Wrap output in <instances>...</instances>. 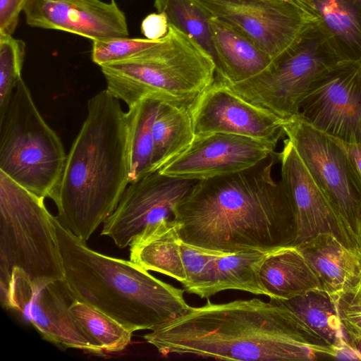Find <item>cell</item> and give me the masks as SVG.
Returning <instances> with one entry per match:
<instances>
[{
  "mask_svg": "<svg viewBox=\"0 0 361 361\" xmlns=\"http://www.w3.org/2000/svg\"><path fill=\"white\" fill-rule=\"evenodd\" d=\"M277 161L275 152L243 171L197 180L173 212L182 240L221 254L295 246L293 208L272 176Z\"/></svg>",
  "mask_w": 361,
  "mask_h": 361,
  "instance_id": "1",
  "label": "cell"
},
{
  "mask_svg": "<svg viewBox=\"0 0 361 361\" xmlns=\"http://www.w3.org/2000/svg\"><path fill=\"white\" fill-rule=\"evenodd\" d=\"M163 355H192L239 361L333 359L334 350L316 337L278 299L258 298L190 307L144 335Z\"/></svg>",
  "mask_w": 361,
  "mask_h": 361,
  "instance_id": "2",
  "label": "cell"
},
{
  "mask_svg": "<svg viewBox=\"0 0 361 361\" xmlns=\"http://www.w3.org/2000/svg\"><path fill=\"white\" fill-rule=\"evenodd\" d=\"M87 106L52 200L59 223L85 242L114 212L130 184L131 142L130 115L106 89Z\"/></svg>",
  "mask_w": 361,
  "mask_h": 361,
  "instance_id": "3",
  "label": "cell"
},
{
  "mask_svg": "<svg viewBox=\"0 0 361 361\" xmlns=\"http://www.w3.org/2000/svg\"><path fill=\"white\" fill-rule=\"evenodd\" d=\"M65 281L78 299L133 332L154 330L184 314L185 290L150 274L131 260L105 255L66 229L54 217Z\"/></svg>",
  "mask_w": 361,
  "mask_h": 361,
  "instance_id": "4",
  "label": "cell"
},
{
  "mask_svg": "<svg viewBox=\"0 0 361 361\" xmlns=\"http://www.w3.org/2000/svg\"><path fill=\"white\" fill-rule=\"evenodd\" d=\"M100 68L106 90L128 108L145 97L189 106L214 82L216 73L213 57L172 25L142 55Z\"/></svg>",
  "mask_w": 361,
  "mask_h": 361,
  "instance_id": "5",
  "label": "cell"
},
{
  "mask_svg": "<svg viewBox=\"0 0 361 361\" xmlns=\"http://www.w3.org/2000/svg\"><path fill=\"white\" fill-rule=\"evenodd\" d=\"M44 199L0 171V284L13 274L30 281L64 279L55 216Z\"/></svg>",
  "mask_w": 361,
  "mask_h": 361,
  "instance_id": "6",
  "label": "cell"
},
{
  "mask_svg": "<svg viewBox=\"0 0 361 361\" xmlns=\"http://www.w3.org/2000/svg\"><path fill=\"white\" fill-rule=\"evenodd\" d=\"M66 157L60 137L20 78L0 117V171L31 192L53 200Z\"/></svg>",
  "mask_w": 361,
  "mask_h": 361,
  "instance_id": "7",
  "label": "cell"
},
{
  "mask_svg": "<svg viewBox=\"0 0 361 361\" xmlns=\"http://www.w3.org/2000/svg\"><path fill=\"white\" fill-rule=\"evenodd\" d=\"M283 128L329 202L347 247L361 253V180L344 150L298 115Z\"/></svg>",
  "mask_w": 361,
  "mask_h": 361,
  "instance_id": "8",
  "label": "cell"
},
{
  "mask_svg": "<svg viewBox=\"0 0 361 361\" xmlns=\"http://www.w3.org/2000/svg\"><path fill=\"white\" fill-rule=\"evenodd\" d=\"M273 59L309 38L323 20L312 0H200Z\"/></svg>",
  "mask_w": 361,
  "mask_h": 361,
  "instance_id": "9",
  "label": "cell"
},
{
  "mask_svg": "<svg viewBox=\"0 0 361 361\" xmlns=\"http://www.w3.org/2000/svg\"><path fill=\"white\" fill-rule=\"evenodd\" d=\"M336 62L321 54L313 43L304 41L274 58L257 75L227 84L244 100L286 121L298 115L311 85Z\"/></svg>",
  "mask_w": 361,
  "mask_h": 361,
  "instance_id": "10",
  "label": "cell"
},
{
  "mask_svg": "<svg viewBox=\"0 0 361 361\" xmlns=\"http://www.w3.org/2000/svg\"><path fill=\"white\" fill-rule=\"evenodd\" d=\"M75 295L65 279L30 281L13 274L0 284L3 307L22 314L47 341L64 348H75L96 355L104 350L87 335L72 314Z\"/></svg>",
  "mask_w": 361,
  "mask_h": 361,
  "instance_id": "11",
  "label": "cell"
},
{
  "mask_svg": "<svg viewBox=\"0 0 361 361\" xmlns=\"http://www.w3.org/2000/svg\"><path fill=\"white\" fill-rule=\"evenodd\" d=\"M298 116L329 136L361 142V57L338 60L317 79Z\"/></svg>",
  "mask_w": 361,
  "mask_h": 361,
  "instance_id": "12",
  "label": "cell"
},
{
  "mask_svg": "<svg viewBox=\"0 0 361 361\" xmlns=\"http://www.w3.org/2000/svg\"><path fill=\"white\" fill-rule=\"evenodd\" d=\"M196 181L157 171L130 183L104 222L101 234L112 239L119 248L128 246L148 226L173 219L177 204Z\"/></svg>",
  "mask_w": 361,
  "mask_h": 361,
  "instance_id": "13",
  "label": "cell"
},
{
  "mask_svg": "<svg viewBox=\"0 0 361 361\" xmlns=\"http://www.w3.org/2000/svg\"><path fill=\"white\" fill-rule=\"evenodd\" d=\"M189 109L195 135L234 134L274 147L286 136L283 121L244 100L217 77L194 99Z\"/></svg>",
  "mask_w": 361,
  "mask_h": 361,
  "instance_id": "14",
  "label": "cell"
},
{
  "mask_svg": "<svg viewBox=\"0 0 361 361\" xmlns=\"http://www.w3.org/2000/svg\"><path fill=\"white\" fill-rule=\"evenodd\" d=\"M276 147L249 137L215 133L195 135L189 147L159 171L171 177L204 180L249 169Z\"/></svg>",
  "mask_w": 361,
  "mask_h": 361,
  "instance_id": "15",
  "label": "cell"
},
{
  "mask_svg": "<svg viewBox=\"0 0 361 361\" xmlns=\"http://www.w3.org/2000/svg\"><path fill=\"white\" fill-rule=\"evenodd\" d=\"M23 12L32 27L65 31L92 42L129 35L126 16L114 0H28Z\"/></svg>",
  "mask_w": 361,
  "mask_h": 361,
  "instance_id": "16",
  "label": "cell"
},
{
  "mask_svg": "<svg viewBox=\"0 0 361 361\" xmlns=\"http://www.w3.org/2000/svg\"><path fill=\"white\" fill-rule=\"evenodd\" d=\"M279 161L281 181L295 214L297 228L295 247L323 233L334 234L347 247L329 202L288 138L283 140L282 150L279 152Z\"/></svg>",
  "mask_w": 361,
  "mask_h": 361,
  "instance_id": "17",
  "label": "cell"
},
{
  "mask_svg": "<svg viewBox=\"0 0 361 361\" xmlns=\"http://www.w3.org/2000/svg\"><path fill=\"white\" fill-rule=\"evenodd\" d=\"M297 247L331 297L361 287V253L348 248L334 234L319 233Z\"/></svg>",
  "mask_w": 361,
  "mask_h": 361,
  "instance_id": "18",
  "label": "cell"
},
{
  "mask_svg": "<svg viewBox=\"0 0 361 361\" xmlns=\"http://www.w3.org/2000/svg\"><path fill=\"white\" fill-rule=\"evenodd\" d=\"M216 54V77L228 84L245 81L259 73L272 59L249 37L216 17L209 18Z\"/></svg>",
  "mask_w": 361,
  "mask_h": 361,
  "instance_id": "19",
  "label": "cell"
},
{
  "mask_svg": "<svg viewBox=\"0 0 361 361\" xmlns=\"http://www.w3.org/2000/svg\"><path fill=\"white\" fill-rule=\"evenodd\" d=\"M182 239L173 219L148 226L130 243V260L147 271L171 277L183 284L187 276L181 256Z\"/></svg>",
  "mask_w": 361,
  "mask_h": 361,
  "instance_id": "20",
  "label": "cell"
},
{
  "mask_svg": "<svg viewBox=\"0 0 361 361\" xmlns=\"http://www.w3.org/2000/svg\"><path fill=\"white\" fill-rule=\"evenodd\" d=\"M261 282L274 299H288L312 289L320 282L297 247H284L267 255L259 269Z\"/></svg>",
  "mask_w": 361,
  "mask_h": 361,
  "instance_id": "21",
  "label": "cell"
},
{
  "mask_svg": "<svg viewBox=\"0 0 361 361\" xmlns=\"http://www.w3.org/2000/svg\"><path fill=\"white\" fill-rule=\"evenodd\" d=\"M195 136L189 106L161 101L153 125V173L185 151Z\"/></svg>",
  "mask_w": 361,
  "mask_h": 361,
  "instance_id": "22",
  "label": "cell"
},
{
  "mask_svg": "<svg viewBox=\"0 0 361 361\" xmlns=\"http://www.w3.org/2000/svg\"><path fill=\"white\" fill-rule=\"evenodd\" d=\"M278 300L316 337L333 348L335 355L337 350L348 345L343 335L335 302L324 290H308L288 299Z\"/></svg>",
  "mask_w": 361,
  "mask_h": 361,
  "instance_id": "23",
  "label": "cell"
},
{
  "mask_svg": "<svg viewBox=\"0 0 361 361\" xmlns=\"http://www.w3.org/2000/svg\"><path fill=\"white\" fill-rule=\"evenodd\" d=\"M161 100L145 97L128 111L131 118L130 183L153 173V125Z\"/></svg>",
  "mask_w": 361,
  "mask_h": 361,
  "instance_id": "24",
  "label": "cell"
},
{
  "mask_svg": "<svg viewBox=\"0 0 361 361\" xmlns=\"http://www.w3.org/2000/svg\"><path fill=\"white\" fill-rule=\"evenodd\" d=\"M269 253L249 251L220 255L215 264L216 293L239 290L268 296L259 278V269Z\"/></svg>",
  "mask_w": 361,
  "mask_h": 361,
  "instance_id": "25",
  "label": "cell"
},
{
  "mask_svg": "<svg viewBox=\"0 0 361 361\" xmlns=\"http://www.w3.org/2000/svg\"><path fill=\"white\" fill-rule=\"evenodd\" d=\"M158 13H164L172 25L196 40L214 59L209 18L212 16L200 0H154Z\"/></svg>",
  "mask_w": 361,
  "mask_h": 361,
  "instance_id": "26",
  "label": "cell"
},
{
  "mask_svg": "<svg viewBox=\"0 0 361 361\" xmlns=\"http://www.w3.org/2000/svg\"><path fill=\"white\" fill-rule=\"evenodd\" d=\"M74 317L103 350L116 353L130 343L133 331L96 307L75 298L70 305Z\"/></svg>",
  "mask_w": 361,
  "mask_h": 361,
  "instance_id": "27",
  "label": "cell"
},
{
  "mask_svg": "<svg viewBox=\"0 0 361 361\" xmlns=\"http://www.w3.org/2000/svg\"><path fill=\"white\" fill-rule=\"evenodd\" d=\"M180 250L187 276L185 282L182 284L185 290L202 298L215 295V264L221 253L207 251L183 240Z\"/></svg>",
  "mask_w": 361,
  "mask_h": 361,
  "instance_id": "28",
  "label": "cell"
},
{
  "mask_svg": "<svg viewBox=\"0 0 361 361\" xmlns=\"http://www.w3.org/2000/svg\"><path fill=\"white\" fill-rule=\"evenodd\" d=\"M25 42L0 34V117L4 114L16 85L22 78Z\"/></svg>",
  "mask_w": 361,
  "mask_h": 361,
  "instance_id": "29",
  "label": "cell"
},
{
  "mask_svg": "<svg viewBox=\"0 0 361 361\" xmlns=\"http://www.w3.org/2000/svg\"><path fill=\"white\" fill-rule=\"evenodd\" d=\"M323 22L346 42L361 43V24L344 0H312Z\"/></svg>",
  "mask_w": 361,
  "mask_h": 361,
  "instance_id": "30",
  "label": "cell"
},
{
  "mask_svg": "<svg viewBox=\"0 0 361 361\" xmlns=\"http://www.w3.org/2000/svg\"><path fill=\"white\" fill-rule=\"evenodd\" d=\"M161 39L118 37L92 42V59L101 66L133 59L144 54Z\"/></svg>",
  "mask_w": 361,
  "mask_h": 361,
  "instance_id": "31",
  "label": "cell"
},
{
  "mask_svg": "<svg viewBox=\"0 0 361 361\" xmlns=\"http://www.w3.org/2000/svg\"><path fill=\"white\" fill-rule=\"evenodd\" d=\"M331 298L345 342L361 353V287Z\"/></svg>",
  "mask_w": 361,
  "mask_h": 361,
  "instance_id": "32",
  "label": "cell"
},
{
  "mask_svg": "<svg viewBox=\"0 0 361 361\" xmlns=\"http://www.w3.org/2000/svg\"><path fill=\"white\" fill-rule=\"evenodd\" d=\"M28 0H0V34L11 35Z\"/></svg>",
  "mask_w": 361,
  "mask_h": 361,
  "instance_id": "33",
  "label": "cell"
},
{
  "mask_svg": "<svg viewBox=\"0 0 361 361\" xmlns=\"http://www.w3.org/2000/svg\"><path fill=\"white\" fill-rule=\"evenodd\" d=\"M169 24L162 13H154L147 16L141 23V31L149 39L157 40L164 38L169 32Z\"/></svg>",
  "mask_w": 361,
  "mask_h": 361,
  "instance_id": "34",
  "label": "cell"
},
{
  "mask_svg": "<svg viewBox=\"0 0 361 361\" xmlns=\"http://www.w3.org/2000/svg\"><path fill=\"white\" fill-rule=\"evenodd\" d=\"M346 153L357 176L361 180V142L350 143L329 136Z\"/></svg>",
  "mask_w": 361,
  "mask_h": 361,
  "instance_id": "35",
  "label": "cell"
}]
</instances>
